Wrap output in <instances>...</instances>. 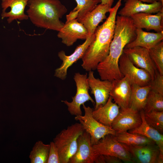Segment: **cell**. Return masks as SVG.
<instances>
[{
	"mask_svg": "<svg viewBox=\"0 0 163 163\" xmlns=\"http://www.w3.org/2000/svg\"><path fill=\"white\" fill-rule=\"evenodd\" d=\"M136 29L130 17L116 16L109 53L96 68L101 80L112 81L124 77L120 70L119 59L126 45L135 39Z\"/></svg>",
	"mask_w": 163,
	"mask_h": 163,
	"instance_id": "cell-1",
	"label": "cell"
},
{
	"mask_svg": "<svg viewBox=\"0 0 163 163\" xmlns=\"http://www.w3.org/2000/svg\"><path fill=\"white\" fill-rule=\"evenodd\" d=\"M121 1L118 0L115 5L110 8L109 15L105 21L97 28L94 40L82 58V66L86 71L96 69L98 64L108 55L113 37L117 14Z\"/></svg>",
	"mask_w": 163,
	"mask_h": 163,
	"instance_id": "cell-2",
	"label": "cell"
},
{
	"mask_svg": "<svg viewBox=\"0 0 163 163\" xmlns=\"http://www.w3.org/2000/svg\"><path fill=\"white\" fill-rule=\"evenodd\" d=\"M27 14L37 27L59 31L65 24L60 20L67 9L59 0H29Z\"/></svg>",
	"mask_w": 163,
	"mask_h": 163,
	"instance_id": "cell-3",
	"label": "cell"
},
{
	"mask_svg": "<svg viewBox=\"0 0 163 163\" xmlns=\"http://www.w3.org/2000/svg\"><path fill=\"white\" fill-rule=\"evenodd\" d=\"M85 130L80 123H76L62 130L53 139L60 163H69L77 148V140Z\"/></svg>",
	"mask_w": 163,
	"mask_h": 163,
	"instance_id": "cell-4",
	"label": "cell"
},
{
	"mask_svg": "<svg viewBox=\"0 0 163 163\" xmlns=\"http://www.w3.org/2000/svg\"><path fill=\"white\" fill-rule=\"evenodd\" d=\"M82 105L85 115L76 116L75 119L79 121L85 131L90 135L92 145L96 144L101 139L107 135H116V131L111 127L101 123L93 117L92 108L86 106L84 104Z\"/></svg>",
	"mask_w": 163,
	"mask_h": 163,
	"instance_id": "cell-5",
	"label": "cell"
},
{
	"mask_svg": "<svg viewBox=\"0 0 163 163\" xmlns=\"http://www.w3.org/2000/svg\"><path fill=\"white\" fill-rule=\"evenodd\" d=\"M87 74H81L79 72L75 73L74 79L75 82L76 91L75 95L72 97V101H62L67 107L68 110L70 113L75 116L82 115L81 106L88 101H91L95 104L93 99L89 93V87L87 81Z\"/></svg>",
	"mask_w": 163,
	"mask_h": 163,
	"instance_id": "cell-6",
	"label": "cell"
},
{
	"mask_svg": "<svg viewBox=\"0 0 163 163\" xmlns=\"http://www.w3.org/2000/svg\"><path fill=\"white\" fill-rule=\"evenodd\" d=\"M92 147L94 152L99 155L117 157L125 162H134L129 152L114 135L105 136Z\"/></svg>",
	"mask_w": 163,
	"mask_h": 163,
	"instance_id": "cell-7",
	"label": "cell"
},
{
	"mask_svg": "<svg viewBox=\"0 0 163 163\" xmlns=\"http://www.w3.org/2000/svg\"><path fill=\"white\" fill-rule=\"evenodd\" d=\"M119 66L120 72L123 76L127 78L131 85L140 86L149 85L152 81L149 73L135 66L123 53L119 59Z\"/></svg>",
	"mask_w": 163,
	"mask_h": 163,
	"instance_id": "cell-8",
	"label": "cell"
},
{
	"mask_svg": "<svg viewBox=\"0 0 163 163\" xmlns=\"http://www.w3.org/2000/svg\"><path fill=\"white\" fill-rule=\"evenodd\" d=\"M94 37V33L91 37L87 38L82 44L77 46L74 51L69 56L66 55L63 50L59 52L58 56L62 61V63L59 67L56 69L55 76L62 80H65L67 77L68 68L78 60L82 59Z\"/></svg>",
	"mask_w": 163,
	"mask_h": 163,
	"instance_id": "cell-9",
	"label": "cell"
},
{
	"mask_svg": "<svg viewBox=\"0 0 163 163\" xmlns=\"http://www.w3.org/2000/svg\"><path fill=\"white\" fill-rule=\"evenodd\" d=\"M123 52L128 56L135 66L147 71L151 76L152 80L153 79L157 70L150 57L149 50L136 46L125 48Z\"/></svg>",
	"mask_w": 163,
	"mask_h": 163,
	"instance_id": "cell-10",
	"label": "cell"
},
{
	"mask_svg": "<svg viewBox=\"0 0 163 163\" xmlns=\"http://www.w3.org/2000/svg\"><path fill=\"white\" fill-rule=\"evenodd\" d=\"M99 155L94 150L90 135L84 131L78 138L77 150L69 163H96Z\"/></svg>",
	"mask_w": 163,
	"mask_h": 163,
	"instance_id": "cell-11",
	"label": "cell"
},
{
	"mask_svg": "<svg viewBox=\"0 0 163 163\" xmlns=\"http://www.w3.org/2000/svg\"><path fill=\"white\" fill-rule=\"evenodd\" d=\"M58 32L57 37L68 46L72 45L78 39L85 40L88 37L87 30L77 18L66 23Z\"/></svg>",
	"mask_w": 163,
	"mask_h": 163,
	"instance_id": "cell-12",
	"label": "cell"
},
{
	"mask_svg": "<svg viewBox=\"0 0 163 163\" xmlns=\"http://www.w3.org/2000/svg\"><path fill=\"white\" fill-rule=\"evenodd\" d=\"M142 122L140 112L129 107L120 109L111 125L116 133L126 131L136 128Z\"/></svg>",
	"mask_w": 163,
	"mask_h": 163,
	"instance_id": "cell-13",
	"label": "cell"
},
{
	"mask_svg": "<svg viewBox=\"0 0 163 163\" xmlns=\"http://www.w3.org/2000/svg\"><path fill=\"white\" fill-rule=\"evenodd\" d=\"M87 79L91 93L94 97V110L104 105L108 100L112 87V81L96 78L92 71H89Z\"/></svg>",
	"mask_w": 163,
	"mask_h": 163,
	"instance_id": "cell-14",
	"label": "cell"
},
{
	"mask_svg": "<svg viewBox=\"0 0 163 163\" xmlns=\"http://www.w3.org/2000/svg\"><path fill=\"white\" fill-rule=\"evenodd\" d=\"M123 144L130 153L134 162L158 163L160 152L156 144L140 145Z\"/></svg>",
	"mask_w": 163,
	"mask_h": 163,
	"instance_id": "cell-15",
	"label": "cell"
},
{
	"mask_svg": "<svg viewBox=\"0 0 163 163\" xmlns=\"http://www.w3.org/2000/svg\"><path fill=\"white\" fill-rule=\"evenodd\" d=\"M110 96L121 110L129 107L131 94V84L127 78H122L113 80Z\"/></svg>",
	"mask_w": 163,
	"mask_h": 163,
	"instance_id": "cell-16",
	"label": "cell"
},
{
	"mask_svg": "<svg viewBox=\"0 0 163 163\" xmlns=\"http://www.w3.org/2000/svg\"><path fill=\"white\" fill-rule=\"evenodd\" d=\"M29 0H2L1 6L2 19H7L8 24L14 20L23 21L28 19L24 13L25 9L27 5Z\"/></svg>",
	"mask_w": 163,
	"mask_h": 163,
	"instance_id": "cell-17",
	"label": "cell"
},
{
	"mask_svg": "<svg viewBox=\"0 0 163 163\" xmlns=\"http://www.w3.org/2000/svg\"><path fill=\"white\" fill-rule=\"evenodd\" d=\"M136 28L153 30L157 32L163 31V11L155 14L140 12L132 15L130 17Z\"/></svg>",
	"mask_w": 163,
	"mask_h": 163,
	"instance_id": "cell-18",
	"label": "cell"
},
{
	"mask_svg": "<svg viewBox=\"0 0 163 163\" xmlns=\"http://www.w3.org/2000/svg\"><path fill=\"white\" fill-rule=\"evenodd\" d=\"M124 7L119 11L120 16L130 17L133 14L143 12L150 14L163 11V4L159 2L146 4L139 0H125Z\"/></svg>",
	"mask_w": 163,
	"mask_h": 163,
	"instance_id": "cell-19",
	"label": "cell"
},
{
	"mask_svg": "<svg viewBox=\"0 0 163 163\" xmlns=\"http://www.w3.org/2000/svg\"><path fill=\"white\" fill-rule=\"evenodd\" d=\"M111 7L107 4L98 5L92 11L78 19L87 30L88 37L94 34L99 24L106 18V14Z\"/></svg>",
	"mask_w": 163,
	"mask_h": 163,
	"instance_id": "cell-20",
	"label": "cell"
},
{
	"mask_svg": "<svg viewBox=\"0 0 163 163\" xmlns=\"http://www.w3.org/2000/svg\"><path fill=\"white\" fill-rule=\"evenodd\" d=\"M120 107L112 101L110 96L106 103L96 109L93 110V117L105 126L111 127L112 123L120 112Z\"/></svg>",
	"mask_w": 163,
	"mask_h": 163,
	"instance_id": "cell-21",
	"label": "cell"
},
{
	"mask_svg": "<svg viewBox=\"0 0 163 163\" xmlns=\"http://www.w3.org/2000/svg\"><path fill=\"white\" fill-rule=\"evenodd\" d=\"M136 37L127 44L125 48L139 46L149 50L163 41V31L156 33L147 32L142 29L136 28Z\"/></svg>",
	"mask_w": 163,
	"mask_h": 163,
	"instance_id": "cell-22",
	"label": "cell"
},
{
	"mask_svg": "<svg viewBox=\"0 0 163 163\" xmlns=\"http://www.w3.org/2000/svg\"><path fill=\"white\" fill-rule=\"evenodd\" d=\"M140 112L142 120V123L136 128L129 130V132L141 135L152 140L158 147L160 153L163 155V134L146 123L144 118V110Z\"/></svg>",
	"mask_w": 163,
	"mask_h": 163,
	"instance_id": "cell-23",
	"label": "cell"
},
{
	"mask_svg": "<svg viewBox=\"0 0 163 163\" xmlns=\"http://www.w3.org/2000/svg\"><path fill=\"white\" fill-rule=\"evenodd\" d=\"M131 88L129 107L139 111L144 110L148 95L151 90L150 85L140 86L132 84Z\"/></svg>",
	"mask_w": 163,
	"mask_h": 163,
	"instance_id": "cell-24",
	"label": "cell"
},
{
	"mask_svg": "<svg viewBox=\"0 0 163 163\" xmlns=\"http://www.w3.org/2000/svg\"><path fill=\"white\" fill-rule=\"evenodd\" d=\"M119 142L129 145L155 144L152 140L141 135L127 131L116 133L114 135Z\"/></svg>",
	"mask_w": 163,
	"mask_h": 163,
	"instance_id": "cell-25",
	"label": "cell"
},
{
	"mask_svg": "<svg viewBox=\"0 0 163 163\" xmlns=\"http://www.w3.org/2000/svg\"><path fill=\"white\" fill-rule=\"evenodd\" d=\"M50 148V144H44L40 140L36 142L30 152V162L47 163Z\"/></svg>",
	"mask_w": 163,
	"mask_h": 163,
	"instance_id": "cell-26",
	"label": "cell"
},
{
	"mask_svg": "<svg viewBox=\"0 0 163 163\" xmlns=\"http://www.w3.org/2000/svg\"><path fill=\"white\" fill-rule=\"evenodd\" d=\"M144 110L145 112L163 111V95L150 90Z\"/></svg>",
	"mask_w": 163,
	"mask_h": 163,
	"instance_id": "cell-27",
	"label": "cell"
},
{
	"mask_svg": "<svg viewBox=\"0 0 163 163\" xmlns=\"http://www.w3.org/2000/svg\"><path fill=\"white\" fill-rule=\"evenodd\" d=\"M144 118L146 123L150 126L163 134V111L144 112Z\"/></svg>",
	"mask_w": 163,
	"mask_h": 163,
	"instance_id": "cell-28",
	"label": "cell"
},
{
	"mask_svg": "<svg viewBox=\"0 0 163 163\" xmlns=\"http://www.w3.org/2000/svg\"><path fill=\"white\" fill-rule=\"evenodd\" d=\"M150 57L158 71L163 75V42H160L149 50Z\"/></svg>",
	"mask_w": 163,
	"mask_h": 163,
	"instance_id": "cell-29",
	"label": "cell"
},
{
	"mask_svg": "<svg viewBox=\"0 0 163 163\" xmlns=\"http://www.w3.org/2000/svg\"><path fill=\"white\" fill-rule=\"evenodd\" d=\"M77 4L76 6L73 11H76L78 13L77 19L93 10L101 2V0H75Z\"/></svg>",
	"mask_w": 163,
	"mask_h": 163,
	"instance_id": "cell-30",
	"label": "cell"
},
{
	"mask_svg": "<svg viewBox=\"0 0 163 163\" xmlns=\"http://www.w3.org/2000/svg\"><path fill=\"white\" fill-rule=\"evenodd\" d=\"M149 85L151 90L163 95V75L157 71Z\"/></svg>",
	"mask_w": 163,
	"mask_h": 163,
	"instance_id": "cell-31",
	"label": "cell"
},
{
	"mask_svg": "<svg viewBox=\"0 0 163 163\" xmlns=\"http://www.w3.org/2000/svg\"><path fill=\"white\" fill-rule=\"evenodd\" d=\"M50 148L47 163H60L57 149L54 142L50 143Z\"/></svg>",
	"mask_w": 163,
	"mask_h": 163,
	"instance_id": "cell-32",
	"label": "cell"
},
{
	"mask_svg": "<svg viewBox=\"0 0 163 163\" xmlns=\"http://www.w3.org/2000/svg\"><path fill=\"white\" fill-rule=\"evenodd\" d=\"M105 163H121L123 161L119 158L114 156L104 155Z\"/></svg>",
	"mask_w": 163,
	"mask_h": 163,
	"instance_id": "cell-33",
	"label": "cell"
},
{
	"mask_svg": "<svg viewBox=\"0 0 163 163\" xmlns=\"http://www.w3.org/2000/svg\"><path fill=\"white\" fill-rule=\"evenodd\" d=\"M78 13L76 11H72L70 13L66 16V21L68 22L74 19L77 18Z\"/></svg>",
	"mask_w": 163,
	"mask_h": 163,
	"instance_id": "cell-34",
	"label": "cell"
},
{
	"mask_svg": "<svg viewBox=\"0 0 163 163\" xmlns=\"http://www.w3.org/2000/svg\"><path fill=\"white\" fill-rule=\"evenodd\" d=\"M114 0H101V4H107L111 7Z\"/></svg>",
	"mask_w": 163,
	"mask_h": 163,
	"instance_id": "cell-35",
	"label": "cell"
},
{
	"mask_svg": "<svg viewBox=\"0 0 163 163\" xmlns=\"http://www.w3.org/2000/svg\"><path fill=\"white\" fill-rule=\"evenodd\" d=\"M144 2H147L149 3H152L155 2L159 1L160 0H139Z\"/></svg>",
	"mask_w": 163,
	"mask_h": 163,
	"instance_id": "cell-36",
	"label": "cell"
},
{
	"mask_svg": "<svg viewBox=\"0 0 163 163\" xmlns=\"http://www.w3.org/2000/svg\"><path fill=\"white\" fill-rule=\"evenodd\" d=\"M160 2H161V3L163 4V0H160Z\"/></svg>",
	"mask_w": 163,
	"mask_h": 163,
	"instance_id": "cell-37",
	"label": "cell"
}]
</instances>
